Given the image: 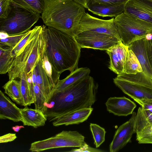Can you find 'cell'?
Here are the masks:
<instances>
[{"mask_svg":"<svg viewBox=\"0 0 152 152\" xmlns=\"http://www.w3.org/2000/svg\"><path fill=\"white\" fill-rule=\"evenodd\" d=\"M97 86L88 75L68 86L61 91L54 93L45 105V113L50 121L71 112L91 108L96 101Z\"/></svg>","mask_w":152,"mask_h":152,"instance_id":"obj_1","label":"cell"},{"mask_svg":"<svg viewBox=\"0 0 152 152\" xmlns=\"http://www.w3.org/2000/svg\"><path fill=\"white\" fill-rule=\"evenodd\" d=\"M42 27L46 40L45 54L50 61L61 74L73 71L77 67L81 49L74 36L46 26Z\"/></svg>","mask_w":152,"mask_h":152,"instance_id":"obj_2","label":"cell"},{"mask_svg":"<svg viewBox=\"0 0 152 152\" xmlns=\"http://www.w3.org/2000/svg\"><path fill=\"white\" fill-rule=\"evenodd\" d=\"M85 8L74 0H45L41 18L45 26L74 36Z\"/></svg>","mask_w":152,"mask_h":152,"instance_id":"obj_3","label":"cell"},{"mask_svg":"<svg viewBox=\"0 0 152 152\" xmlns=\"http://www.w3.org/2000/svg\"><path fill=\"white\" fill-rule=\"evenodd\" d=\"M114 22L123 43L127 46L152 34V23L124 12L114 18Z\"/></svg>","mask_w":152,"mask_h":152,"instance_id":"obj_4","label":"cell"},{"mask_svg":"<svg viewBox=\"0 0 152 152\" xmlns=\"http://www.w3.org/2000/svg\"><path fill=\"white\" fill-rule=\"evenodd\" d=\"M115 84L132 99H152V79L142 72L136 74L124 72L113 79Z\"/></svg>","mask_w":152,"mask_h":152,"instance_id":"obj_5","label":"cell"},{"mask_svg":"<svg viewBox=\"0 0 152 152\" xmlns=\"http://www.w3.org/2000/svg\"><path fill=\"white\" fill-rule=\"evenodd\" d=\"M41 17L40 14L11 5L7 17L0 19V32H5L9 36L25 33L31 30Z\"/></svg>","mask_w":152,"mask_h":152,"instance_id":"obj_6","label":"cell"},{"mask_svg":"<svg viewBox=\"0 0 152 152\" xmlns=\"http://www.w3.org/2000/svg\"><path fill=\"white\" fill-rule=\"evenodd\" d=\"M85 138L84 136L77 131L64 130L48 139L32 143L29 150L39 152L57 148H80L87 144Z\"/></svg>","mask_w":152,"mask_h":152,"instance_id":"obj_7","label":"cell"},{"mask_svg":"<svg viewBox=\"0 0 152 152\" xmlns=\"http://www.w3.org/2000/svg\"><path fill=\"white\" fill-rule=\"evenodd\" d=\"M81 48H87L106 50L122 40L120 38L110 35L90 31H85L74 36Z\"/></svg>","mask_w":152,"mask_h":152,"instance_id":"obj_8","label":"cell"},{"mask_svg":"<svg viewBox=\"0 0 152 152\" xmlns=\"http://www.w3.org/2000/svg\"><path fill=\"white\" fill-rule=\"evenodd\" d=\"M114 18L102 19L86 12L81 18L76 34L83 31H90L106 34L121 39L114 23Z\"/></svg>","mask_w":152,"mask_h":152,"instance_id":"obj_9","label":"cell"},{"mask_svg":"<svg viewBox=\"0 0 152 152\" xmlns=\"http://www.w3.org/2000/svg\"><path fill=\"white\" fill-rule=\"evenodd\" d=\"M136 113L133 112L129 121L121 125L115 132L110 145V152H116L121 149L129 142L133 134L136 133Z\"/></svg>","mask_w":152,"mask_h":152,"instance_id":"obj_10","label":"cell"},{"mask_svg":"<svg viewBox=\"0 0 152 152\" xmlns=\"http://www.w3.org/2000/svg\"><path fill=\"white\" fill-rule=\"evenodd\" d=\"M40 32L26 45L17 56L14 58L12 65L8 72L9 80L15 79L17 78H20L24 72L27 63L36 43L37 37Z\"/></svg>","mask_w":152,"mask_h":152,"instance_id":"obj_11","label":"cell"},{"mask_svg":"<svg viewBox=\"0 0 152 152\" xmlns=\"http://www.w3.org/2000/svg\"><path fill=\"white\" fill-rule=\"evenodd\" d=\"M124 12L152 23V0H129Z\"/></svg>","mask_w":152,"mask_h":152,"instance_id":"obj_12","label":"cell"},{"mask_svg":"<svg viewBox=\"0 0 152 152\" xmlns=\"http://www.w3.org/2000/svg\"><path fill=\"white\" fill-rule=\"evenodd\" d=\"M136 140L140 144H152V125L142 107H139L136 118Z\"/></svg>","mask_w":152,"mask_h":152,"instance_id":"obj_13","label":"cell"},{"mask_svg":"<svg viewBox=\"0 0 152 152\" xmlns=\"http://www.w3.org/2000/svg\"><path fill=\"white\" fill-rule=\"evenodd\" d=\"M128 50L129 46L125 45L121 41L106 50L110 58L109 68L118 75L123 72L124 62Z\"/></svg>","mask_w":152,"mask_h":152,"instance_id":"obj_14","label":"cell"},{"mask_svg":"<svg viewBox=\"0 0 152 152\" xmlns=\"http://www.w3.org/2000/svg\"><path fill=\"white\" fill-rule=\"evenodd\" d=\"M105 105L107 111L118 116H127L132 114L136 107L135 103L125 96L110 97Z\"/></svg>","mask_w":152,"mask_h":152,"instance_id":"obj_15","label":"cell"},{"mask_svg":"<svg viewBox=\"0 0 152 152\" xmlns=\"http://www.w3.org/2000/svg\"><path fill=\"white\" fill-rule=\"evenodd\" d=\"M146 38L135 41L128 46L138 60L142 68V72L152 79V69L151 66L147 51Z\"/></svg>","mask_w":152,"mask_h":152,"instance_id":"obj_16","label":"cell"},{"mask_svg":"<svg viewBox=\"0 0 152 152\" xmlns=\"http://www.w3.org/2000/svg\"><path fill=\"white\" fill-rule=\"evenodd\" d=\"M93 109L85 108L68 113L55 119L52 122L53 126L79 124L86 121L91 114Z\"/></svg>","mask_w":152,"mask_h":152,"instance_id":"obj_17","label":"cell"},{"mask_svg":"<svg viewBox=\"0 0 152 152\" xmlns=\"http://www.w3.org/2000/svg\"><path fill=\"white\" fill-rule=\"evenodd\" d=\"M42 58L38 62L34 68L36 75V85L42 91L48 103L52 96L55 88L42 66Z\"/></svg>","mask_w":152,"mask_h":152,"instance_id":"obj_18","label":"cell"},{"mask_svg":"<svg viewBox=\"0 0 152 152\" xmlns=\"http://www.w3.org/2000/svg\"><path fill=\"white\" fill-rule=\"evenodd\" d=\"M0 119H8L15 122L21 121L20 108L0 91Z\"/></svg>","mask_w":152,"mask_h":152,"instance_id":"obj_19","label":"cell"},{"mask_svg":"<svg viewBox=\"0 0 152 152\" xmlns=\"http://www.w3.org/2000/svg\"><path fill=\"white\" fill-rule=\"evenodd\" d=\"M21 121L24 126H31L36 128L45 125L47 118L41 111L28 107L20 108Z\"/></svg>","mask_w":152,"mask_h":152,"instance_id":"obj_20","label":"cell"},{"mask_svg":"<svg viewBox=\"0 0 152 152\" xmlns=\"http://www.w3.org/2000/svg\"><path fill=\"white\" fill-rule=\"evenodd\" d=\"M125 4L110 5L89 3L87 9L93 14L102 17L115 18L124 12Z\"/></svg>","mask_w":152,"mask_h":152,"instance_id":"obj_21","label":"cell"},{"mask_svg":"<svg viewBox=\"0 0 152 152\" xmlns=\"http://www.w3.org/2000/svg\"><path fill=\"white\" fill-rule=\"evenodd\" d=\"M90 72V69L87 67L76 68L65 78L59 80L53 93L61 91L70 85L88 76Z\"/></svg>","mask_w":152,"mask_h":152,"instance_id":"obj_22","label":"cell"},{"mask_svg":"<svg viewBox=\"0 0 152 152\" xmlns=\"http://www.w3.org/2000/svg\"><path fill=\"white\" fill-rule=\"evenodd\" d=\"M4 92L17 104L23 106L20 81L15 79L10 80L3 86Z\"/></svg>","mask_w":152,"mask_h":152,"instance_id":"obj_23","label":"cell"},{"mask_svg":"<svg viewBox=\"0 0 152 152\" xmlns=\"http://www.w3.org/2000/svg\"><path fill=\"white\" fill-rule=\"evenodd\" d=\"M142 71L141 66L136 56L132 50L129 49L126 54L123 72L136 74Z\"/></svg>","mask_w":152,"mask_h":152,"instance_id":"obj_24","label":"cell"},{"mask_svg":"<svg viewBox=\"0 0 152 152\" xmlns=\"http://www.w3.org/2000/svg\"><path fill=\"white\" fill-rule=\"evenodd\" d=\"M12 6L22 7L41 14L45 0H10Z\"/></svg>","mask_w":152,"mask_h":152,"instance_id":"obj_25","label":"cell"},{"mask_svg":"<svg viewBox=\"0 0 152 152\" xmlns=\"http://www.w3.org/2000/svg\"><path fill=\"white\" fill-rule=\"evenodd\" d=\"M12 48L0 45V73H8L13 60L14 58L11 55Z\"/></svg>","mask_w":152,"mask_h":152,"instance_id":"obj_26","label":"cell"},{"mask_svg":"<svg viewBox=\"0 0 152 152\" xmlns=\"http://www.w3.org/2000/svg\"><path fill=\"white\" fill-rule=\"evenodd\" d=\"M42 28V26H36L33 29L29 31L27 35L21 41L12 48L11 52V55L12 57L14 58L17 56L26 45L34 39L40 32Z\"/></svg>","mask_w":152,"mask_h":152,"instance_id":"obj_27","label":"cell"},{"mask_svg":"<svg viewBox=\"0 0 152 152\" xmlns=\"http://www.w3.org/2000/svg\"><path fill=\"white\" fill-rule=\"evenodd\" d=\"M42 66L43 68L53 86L56 88V85L59 80L61 74L56 70L45 54L42 58Z\"/></svg>","mask_w":152,"mask_h":152,"instance_id":"obj_28","label":"cell"},{"mask_svg":"<svg viewBox=\"0 0 152 152\" xmlns=\"http://www.w3.org/2000/svg\"><path fill=\"white\" fill-rule=\"evenodd\" d=\"M90 127L94 140V144L97 148L105 141L106 131L104 128L95 124L91 123Z\"/></svg>","mask_w":152,"mask_h":152,"instance_id":"obj_29","label":"cell"},{"mask_svg":"<svg viewBox=\"0 0 152 152\" xmlns=\"http://www.w3.org/2000/svg\"><path fill=\"white\" fill-rule=\"evenodd\" d=\"M21 92L23 98V106H30L34 103L30 96L28 84L26 75L24 72L20 77Z\"/></svg>","mask_w":152,"mask_h":152,"instance_id":"obj_30","label":"cell"},{"mask_svg":"<svg viewBox=\"0 0 152 152\" xmlns=\"http://www.w3.org/2000/svg\"><path fill=\"white\" fill-rule=\"evenodd\" d=\"M35 100L34 102L35 109L42 111L44 114L46 111L45 105L46 99L42 91L36 85H34Z\"/></svg>","mask_w":152,"mask_h":152,"instance_id":"obj_31","label":"cell"},{"mask_svg":"<svg viewBox=\"0 0 152 152\" xmlns=\"http://www.w3.org/2000/svg\"><path fill=\"white\" fill-rule=\"evenodd\" d=\"M28 32L18 35L10 36L5 39H0V45L6 46L13 48L21 41Z\"/></svg>","mask_w":152,"mask_h":152,"instance_id":"obj_32","label":"cell"},{"mask_svg":"<svg viewBox=\"0 0 152 152\" xmlns=\"http://www.w3.org/2000/svg\"><path fill=\"white\" fill-rule=\"evenodd\" d=\"M11 8L10 0H0V19L6 18Z\"/></svg>","mask_w":152,"mask_h":152,"instance_id":"obj_33","label":"cell"},{"mask_svg":"<svg viewBox=\"0 0 152 152\" xmlns=\"http://www.w3.org/2000/svg\"><path fill=\"white\" fill-rule=\"evenodd\" d=\"M129 0H90L89 3L99 4L117 5L126 4Z\"/></svg>","mask_w":152,"mask_h":152,"instance_id":"obj_34","label":"cell"},{"mask_svg":"<svg viewBox=\"0 0 152 152\" xmlns=\"http://www.w3.org/2000/svg\"><path fill=\"white\" fill-rule=\"evenodd\" d=\"M136 102L139 104L141 107L147 109L152 113V99L140 100L134 99Z\"/></svg>","mask_w":152,"mask_h":152,"instance_id":"obj_35","label":"cell"},{"mask_svg":"<svg viewBox=\"0 0 152 152\" xmlns=\"http://www.w3.org/2000/svg\"><path fill=\"white\" fill-rule=\"evenodd\" d=\"M69 151L78 152H103L104 151L100 149L91 147L89 146L87 143L82 147L79 148L78 149H73Z\"/></svg>","mask_w":152,"mask_h":152,"instance_id":"obj_36","label":"cell"},{"mask_svg":"<svg viewBox=\"0 0 152 152\" xmlns=\"http://www.w3.org/2000/svg\"><path fill=\"white\" fill-rule=\"evenodd\" d=\"M151 36V38L149 39L146 38V45L148 58L152 69V34Z\"/></svg>","mask_w":152,"mask_h":152,"instance_id":"obj_37","label":"cell"},{"mask_svg":"<svg viewBox=\"0 0 152 152\" xmlns=\"http://www.w3.org/2000/svg\"><path fill=\"white\" fill-rule=\"evenodd\" d=\"M17 137L15 134L9 133L0 137V143H7L12 141Z\"/></svg>","mask_w":152,"mask_h":152,"instance_id":"obj_38","label":"cell"},{"mask_svg":"<svg viewBox=\"0 0 152 152\" xmlns=\"http://www.w3.org/2000/svg\"><path fill=\"white\" fill-rule=\"evenodd\" d=\"M142 107L143 108L147 118L152 124V113L147 109H145L143 107Z\"/></svg>","mask_w":152,"mask_h":152,"instance_id":"obj_39","label":"cell"},{"mask_svg":"<svg viewBox=\"0 0 152 152\" xmlns=\"http://www.w3.org/2000/svg\"><path fill=\"white\" fill-rule=\"evenodd\" d=\"M76 2L82 5L87 9L88 5L90 0H74Z\"/></svg>","mask_w":152,"mask_h":152,"instance_id":"obj_40","label":"cell"},{"mask_svg":"<svg viewBox=\"0 0 152 152\" xmlns=\"http://www.w3.org/2000/svg\"><path fill=\"white\" fill-rule=\"evenodd\" d=\"M24 126H22L16 125L12 127V129L15 132H18L21 129L24 128Z\"/></svg>","mask_w":152,"mask_h":152,"instance_id":"obj_41","label":"cell"},{"mask_svg":"<svg viewBox=\"0 0 152 152\" xmlns=\"http://www.w3.org/2000/svg\"><path fill=\"white\" fill-rule=\"evenodd\" d=\"M9 36L6 33L0 32V39H4L8 37Z\"/></svg>","mask_w":152,"mask_h":152,"instance_id":"obj_42","label":"cell"},{"mask_svg":"<svg viewBox=\"0 0 152 152\" xmlns=\"http://www.w3.org/2000/svg\"></svg>","mask_w":152,"mask_h":152,"instance_id":"obj_43","label":"cell"}]
</instances>
